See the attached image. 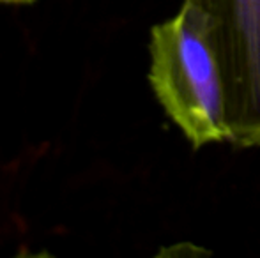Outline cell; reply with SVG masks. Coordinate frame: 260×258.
<instances>
[{
	"label": "cell",
	"instance_id": "1",
	"mask_svg": "<svg viewBox=\"0 0 260 258\" xmlns=\"http://www.w3.org/2000/svg\"><path fill=\"white\" fill-rule=\"evenodd\" d=\"M151 80L157 101L195 149L229 140L221 67L195 11L152 27Z\"/></svg>",
	"mask_w": 260,
	"mask_h": 258
},
{
	"label": "cell",
	"instance_id": "3",
	"mask_svg": "<svg viewBox=\"0 0 260 258\" xmlns=\"http://www.w3.org/2000/svg\"><path fill=\"white\" fill-rule=\"evenodd\" d=\"M34 0H0V4H30Z\"/></svg>",
	"mask_w": 260,
	"mask_h": 258
},
{
	"label": "cell",
	"instance_id": "2",
	"mask_svg": "<svg viewBox=\"0 0 260 258\" xmlns=\"http://www.w3.org/2000/svg\"><path fill=\"white\" fill-rule=\"evenodd\" d=\"M221 67L229 140L260 147V0H184Z\"/></svg>",
	"mask_w": 260,
	"mask_h": 258
}]
</instances>
